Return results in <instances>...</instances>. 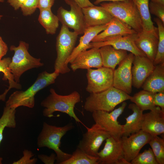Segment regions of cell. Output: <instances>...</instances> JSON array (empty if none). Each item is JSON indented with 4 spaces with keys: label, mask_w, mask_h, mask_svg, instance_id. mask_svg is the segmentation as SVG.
I'll return each instance as SVG.
<instances>
[{
    "label": "cell",
    "mask_w": 164,
    "mask_h": 164,
    "mask_svg": "<svg viewBox=\"0 0 164 164\" xmlns=\"http://www.w3.org/2000/svg\"><path fill=\"white\" fill-rule=\"evenodd\" d=\"M59 74L55 71L52 73L44 71L39 73L34 83L26 91H17L12 94L6 101L5 106L15 109L21 106L33 108L36 94L54 83Z\"/></svg>",
    "instance_id": "6da1fadb"
},
{
    "label": "cell",
    "mask_w": 164,
    "mask_h": 164,
    "mask_svg": "<svg viewBox=\"0 0 164 164\" xmlns=\"http://www.w3.org/2000/svg\"><path fill=\"white\" fill-rule=\"evenodd\" d=\"M50 94L41 104L45 108L43 112L44 116L50 118L54 117L53 113L59 111L68 114L76 122L82 123L74 111L76 104L80 101V95L77 91H75L68 95H62L57 94L53 88H50Z\"/></svg>",
    "instance_id": "7a4b0ae2"
},
{
    "label": "cell",
    "mask_w": 164,
    "mask_h": 164,
    "mask_svg": "<svg viewBox=\"0 0 164 164\" xmlns=\"http://www.w3.org/2000/svg\"><path fill=\"white\" fill-rule=\"evenodd\" d=\"M74 128L71 123L63 127H57L44 122L37 138L38 147H46L53 150L56 154L57 163L61 164L71 156V154L65 152L60 149L61 140L68 131Z\"/></svg>",
    "instance_id": "3957f363"
},
{
    "label": "cell",
    "mask_w": 164,
    "mask_h": 164,
    "mask_svg": "<svg viewBox=\"0 0 164 164\" xmlns=\"http://www.w3.org/2000/svg\"><path fill=\"white\" fill-rule=\"evenodd\" d=\"M131 97L112 87L101 92L90 94L86 99L84 108L91 113L97 111L109 112L118 104L130 100Z\"/></svg>",
    "instance_id": "277c9868"
},
{
    "label": "cell",
    "mask_w": 164,
    "mask_h": 164,
    "mask_svg": "<svg viewBox=\"0 0 164 164\" xmlns=\"http://www.w3.org/2000/svg\"><path fill=\"white\" fill-rule=\"evenodd\" d=\"M100 5L113 17L128 25L137 33L143 30L139 13L132 0L104 2Z\"/></svg>",
    "instance_id": "5b68a950"
},
{
    "label": "cell",
    "mask_w": 164,
    "mask_h": 164,
    "mask_svg": "<svg viewBox=\"0 0 164 164\" xmlns=\"http://www.w3.org/2000/svg\"><path fill=\"white\" fill-rule=\"evenodd\" d=\"M79 35L70 31L69 28L62 25L56 40L57 56L54 64V71L64 74L70 69L66 61L73 51Z\"/></svg>",
    "instance_id": "8992f818"
},
{
    "label": "cell",
    "mask_w": 164,
    "mask_h": 164,
    "mask_svg": "<svg viewBox=\"0 0 164 164\" xmlns=\"http://www.w3.org/2000/svg\"><path fill=\"white\" fill-rule=\"evenodd\" d=\"M29 45L23 41H20L19 46H10V49L14 52L8 68L13 74L15 81L17 83L25 72L30 69L43 66V63L39 58L32 56L28 52Z\"/></svg>",
    "instance_id": "52a82bcc"
},
{
    "label": "cell",
    "mask_w": 164,
    "mask_h": 164,
    "mask_svg": "<svg viewBox=\"0 0 164 164\" xmlns=\"http://www.w3.org/2000/svg\"><path fill=\"white\" fill-rule=\"evenodd\" d=\"M83 135L77 147L87 154L97 157L98 150L103 142L111 136L110 133L100 125L95 123Z\"/></svg>",
    "instance_id": "ba28073f"
},
{
    "label": "cell",
    "mask_w": 164,
    "mask_h": 164,
    "mask_svg": "<svg viewBox=\"0 0 164 164\" xmlns=\"http://www.w3.org/2000/svg\"><path fill=\"white\" fill-rule=\"evenodd\" d=\"M70 8V10L60 7L57 16L62 25L73 29L79 35L83 34L86 28L82 8L72 0H64Z\"/></svg>",
    "instance_id": "9c48e42d"
},
{
    "label": "cell",
    "mask_w": 164,
    "mask_h": 164,
    "mask_svg": "<svg viewBox=\"0 0 164 164\" xmlns=\"http://www.w3.org/2000/svg\"><path fill=\"white\" fill-rule=\"evenodd\" d=\"M127 104L124 101L119 107L109 112L94 111L92 113V118L95 123L104 128L111 135L121 138L123 134V125L119 123L118 119L124 111Z\"/></svg>",
    "instance_id": "30bf717a"
},
{
    "label": "cell",
    "mask_w": 164,
    "mask_h": 164,
    "mask_svg": "<svg viewBox=\"0 0 164 164\" xmlns=\"http://www.w3.org/2000/svg\"><path fill=\"white\" fill-rule=\"evenodd\" d=\"M87 70L86 90L90 94L101 92L113 87L114 70L104 67Z\"/></svg>",
    "instance_id": "8fae6325"
},
{
    "label": "cell",
    "mask_w": 164,
    "mask_h": 164,
    "mask_svg": "<svg viewBox=\"0 0 164 164\" xmlns=\"http://www.w3.org/2000/svg\"><path fill=\"white\" fill-rule=\"evenodd\" d=\"M134 55L130 53L114 70L113 86L126 94L132 92V67Z\"/></svg>",
    "instance_id": "7c38bea8"
},
{
    "label": "cell",
    "mask_w": 164,
    "mask_h": 164,
    "mask_svg": "<svg viewBox=\"0 0 164 164\" xmlns=\"http://www.w3.org/2000/svg\"><path fill=\"white\" fill-rule=\"evenodd\" d=\"M152 137L142 130L128 137L122 136L121 140L124 158L130 162L142 148L149 143Z\"/></svg>",
    "instance_id": "4fadbf2b"
},
{
    "label": "cell",
    "mask_w": 164,
    "mask_h": 164,
    "mask_svg": "<svg viewBox=\"0 0 164 164\" xmlns=\"http://www.w3.org/2000/svg\"><path fill=\"white\" fill-rule=\"evenodd\" d=\"M121 138L111 135L106 139L103 149L97 154L99 164H119L124 158Z\"/></svg>",
    "instance_id": "5bb4252c"
},
{
    "label": "cell",
    "mask_w": 164,
    "mask_h": 164,
    "mask_svg": "<svg viewBox=\"0 0 164 164\" xmlns=\"http://www.w3.org/2000/svg\"><path fill=\"white\" fill-rule=\"evenodd\" d=\"M133 35L114 36L106 38L99 42H91L89 44V49L93 47L99 48L109 45L116 49L129 51L135 56H146L136 46Z\"/></svg>",
    "instance_id": "9a60e30c"
},
{
    "label": "cell",
    "mask_w": 164,
    "mask_h": 164,
    "mask_svg": "<svg viewBox=\"0 0 164 164\" xmlns=\"http://www.w3.org/2000/svg\"><path fill=\"white\" fill-rule=\"evenodd\" d=\"M132 67V86L137 89L143 83L155 68L153 62L146 56H134Z\"/></svg>",
    "instance_id": "2e32d148"
},
{
    "label": "cell",
    "mask_w": 164,
    "mask_h": 164,
    "mask_svg": "<svg viewBox=\"0 0 164 164\" xmlns=\"http://www.w3.org/2000/svg\"><path fill=\"white\" fill-rule=\"evenodd\" d=\"M74 72L78 69H88L103 67L99 48L93 47L80 53L70 63Z\"/></svg>",
    "instance_id": "e0dca14e"
},
{
    "label": "cell",
    "mask_w": 164,
    "mask_h": 164,
    "mask_svg": "<svg viewBox=\"0 0 164 164\" xmlns=\"http://www.w3.org/2000/svg\"><path fill=\"white\" fill-rule=\"evenodd\" d=\"M135 44L146 56L153 62L157 51L158 43V31L157 32H141L133 35Z\"/></svg>",
    "instance_id": "ac0fdd59"
},
{
    "label": "cell",
    "mask_w": 164,
    "mask_h": 164,
    "mask_svg": "<svg viewBox=\"0 0 164 164\" xmlns=\"http://www.w3.org/2000/svg\"><path fill=\"white\" fill-rule=\"evenodd\" d=\"M141 130L152 136L164 133V111L157 106L155 110L143 114Z\"/></svg>",
    "instance_id": "d6986e66"
},
{
    "label": "cell",
    "mask_w": 164,
    "mask_h": 164,
    "mask_svg": "<svg viewBox=\"0 0 164 164\" xmlns=\"http://www.w3.org/2000/svg\"><path fill=\"white\" fill-rule=\"evenodd\" d=\"M86 28L109 23L114 17L101 6L94 5L82 8Z\"/></svg>",
    "instance_id": "ffe728a7"
},
{
    "label": "cell",
    "mask_w": 164,
    "mask_h": 164,
    "mask_svg": "<svg viewBox=\"0 0 164 164\" xmlns=\"http://www.w3.org/2000/svg\"><path fill=\"white\" fill-rule=\"evenodd\" d=\"M136 33H137L128 25L114 17L106 28L96 36L91 42H99L106 38L111 36L132 35Z\"/></svg>",
    "instance_id": "44dd1931"
},
{
    "label": "cell",
    "mask_w": 164,
    "mask_h": 164,
    "mask_svg": "<svg viewBox=\"0 0 164 164\" xmlns=\"http://www.w3.org/2000/svg\"><path fill=\"white\" fill-rule=\"evenodd\" d=\"M109 23L104 25L86 28L84 35L80 38L79 44L74 48L71 54L67 60L66 63L68 64V63H70L80 53L89 49V44L93 39L104 30Z\"/></svg>",
    "instance_id": "7402d4cb"
},
{
    "label": "cell",
    "mask_w": 164,
    "mask_h": 164,
    "mask_svg": "<svg viewBox=\"0 0 164 164\" xmlns=\"http://www.w3.org/2000/svg\"><path fill=\"white\" fill-rule=\"evenodd\" d=\"M103 67L114 70L128 55L127 51L115 49L107 45L99 48Z\"/></svg>",
    "instance_id": "603a6c76"
},
{
    "label": "cell",
    "mask_w": 164,
    "mask_h": 164,
    "mask_svg": "<svg viewBox=\"0 0 164 164\" xmlns=\"http://www.w3.org/2000/svg\"><path fill=\"white\" fill-rule=\"evenodd\" d=\"M141 87L143 90L154 94L164 91V63L155 66Z\"/></svg>",
    "instance_id": "cb8c5ba5"
},
{
    "label": "cell",
    "mask_w": 164,
    "mask_h": 164,
    "mask_svg": "<svg viewBox=\"0 0 164 164\" xmlns=\"http://www.w3.org/2000/svg\"><path fill=\"white\" fill-rule=\"evenodd\" d=\"M128 108L132 113L125 118L126 123L123 125L122 136L128 137L141 130L143 117V111L134 103L130 104Z\"/></svg>",
    "instance_id": "d4e9b609"
},
{
    "label": "cell",
    "mask_w": 164,
    "mask_h": 164,
    "mask_svg": "<svg viewBox=\"0 0 164 164\" xmlns=\"http://www.w3.org/2000/svg\"><path fill=\"white\" fill-rule=\"evenodd\" d=\"M136 5L142 21L143 31L157 32L151 19L149 8V0H132Z\"/></svg>",
    "instance_id": "484cf974"
},
{
    "label": "cell",
    "mask_w": 164,
    "mask_h": 164,
    "mask_svg": "<svg viewBox=\"0 0 164 164\" xmlns=\"http://www.w3.org/2000/svg\"><path fill=\"white\" fill-rule=\"evenodd\" d=\"M38 20L47 34H55L59 26V20L51 9L39 10Z\"/></svg>",
    "instance_id": "4316f807"
},
{
    "label": "cell",
    "mask_w": 164,
    "mask_h": 164,
    "mask_svg": "<svg viewBox=\"0 0 164 164\" xmlns=\"http://www.w3.org/2000/svg\"><path fill=\"white\" fill-rule=\"evenodd\" d=\"M11 61V58L9 57L0 59V72L3 73L2 79L3 80H8L9 83L8 88L6 89L3 94H0V100L3 101H5L6 95L11 89H20L22 88L21 85L15 81L13 74L8 68Z\"/></svg>",
    "instance_id": "83f0119b"
},
{
    "label": "cell",
    "mask_w": 164,
    "mask_h": 164,
    "mask_svg": "<svg viewBox=\"0 0 164 164\" xmlns=\"http://www.w3.org/2000/svg\"><path fill=\"white\" fill-rule=\"evenodd\" d=\"M154 94L143 90L132 96L130 100L143 111H152L157 107L154 103Z\"/></svg>",
    "instance_id": "f1b7e54d"
},
{
    "label": "cell",
    "mask_w": 164,
    "mask_h": 164,
    "mask_svg": "<svg viewBox=\"0 0 164 164\" xmlns=\"http://www.w3.org/2000/svg\"><path fill=\"white\" fill-rule=\"evenodd\" d=\"M16 109L7 106L4 108L3 114L0 118V144L3 139V134L5 127L15 128L16 123L15 120ZM2 158L0 157V164H2Z\"/></svg>",
    "instance_id": "f546056e"
},
{
    "label": "cell",
    "mask_w": 164,
    "mask_h": 164,
    "mask_svg": "<svg viewBox=\"0 0 164 164\" xmlns=\"http://www.w3.org/2000/svg\"><path fill=\"white\" fill-rule=\"evenodd\" d=\"M97 157L90 155L77 147L70 157L61 164H99Z\"/></svg>",
    "instance_id": "4dcf8cb0"
},
{
    "label": "cell",
    "mask_w": 164,
    "mask_h": 164,
    "mask_svg": "<svg viewBox=\"0 0 164 164\" xmlns=\"http://www.w3.org/2000/svg\"><path fill=\"white\" fill-rule=\"evenodd\" d=\"M154 21L157 26L158 43L157 51L153 62L155 66L164 63V24L158 18H154Z\"/></svg>",
    "instance_id": "1f68e13d"
},
{
    "label": "cell",
    "mask_w": 164,
    "mask_h": 164,
    "mask_svg": "<svg viewBox=\"0 0 164 164\" xmlns=\"http://www.w3.org/2000/svg\"><path fill=\"white\" fill-rule=\"evenodd\" d=\"M158 164H164V139L158 136H152L149 143Z\"/></svg>",
    "instance_id": "d6a6232c"
},
{
    "label": "cell",
    "mask_w": 164,
    "mask_h": 164,
    "mask_svg": "<svg viewBox=\"0 0 164 164\" xmlns=\"http://www.w3.org/2000/svg\"><path fill=\"white\" fill-rule=\"evenodd\" d=\"M131 164H158L151 149L139 153L130 162Z\"/></svg>",
    "instance_id": "836d02e7"
},
{
    "label": "cell",
    "mask_w": 164,
    "mask_h": 164,
    "mask_svg": "<svg viewBox=\"0 0 164 164\" xmlns=\"http://www.w3.org/2000/svg\"><path fill=\"white\" fill-rule=\"evenodd\" d=\"M38 0H25L20 8L25 16L33 14L37 8Z\"/></svg>",
    "instance_id": "e575fe53"
},
{
    "label": "cell",
    "mask_w": 164,
    "mask_h": 164,
    "mask_svg": "<svg viewBox=\"0 0 164 164\" xmlns=\"http://www.w3.org/2000/svg\"><path fill=\"white\" fill-rule=\"evenodd\" d=\"M149 8L150 13L157 16L164 24V5L151 2Z\"/></svg>",
    "instance_id": "d590c367"
},
{
    "label": "cell",
    "mask_w": 164,
    "mask_h": 164,
    "mask_svg": "<svg viewBox=\"0 0 164 164\" xmlns=\"http://www.w3.org/2000/svg\"><path fill=\"white\" fill-rule=\"evenodd\" d=\"M23 156L19 160L14 162L13 164H33L36 163L37 159L34 158H31L33 156L32 152L27 150H25L23 151Z\"/></svg>",
    "instance_id": "8d00e7d4"
},
{
    "label": "cell",
    "mask_w": 164,
    "mask_h": 164,
    "mask_svg": "<svg viewBox=\"0 0 164 164\" xmlns=\"http://www.w3.org/2000/svg\"><path fill=\"white\" fill-rule=\"evenodd\" d=\"M154 101L155 106L159 107L164 111V91L154 94Z\"/></svg>",
    "instance_id": "74e56055"
},
{
    "label": "cell",
    "mask_w": 164,
    "mask_h": 164,
    "mask_svg": "<svg viewBox=\"0 0 164 164\" xmlns=\"http://www.w3.org/2000/svg\"><path fill=\"white\" fill-rule=\"evenodd\" d=\"M38 158L43 163L46 164H53L56 159V154L52 153L48 156L45 155H38Z\"/></svg>",
    "instance_id": "f35d334b"
},
{
    "label": "cell",
    "mask_w": 164,
    "mask_h": 164,
    "mask_svg": "<svg viewBox=\"0 0 164 164\" xmlns=\"http://www.w3.org/2000/svg\"><path fill=\"white\" fill-rule=\"evenodd\" d=\"M55 0H38L37 8L39 10L51 9Z\"/></svg>",
    "instance_id": "ab89813d"
},
{
    "label": "cell",
    "mask_w": 164,
    "mask_h": 164,
    "mask_svg": "<svg viewBox=\"0 0 164 164\" xmlns=\"http://www.w3.org/2000/svg\"><path fill=\"white\" fill-rule=\"evenodd\" d=\"M8 50L7 44L4 41L0 36V59L7 53Z\"/></svg>",
    "instance_id": "60d3db41"
},
{
    "label": "cell",
    "mask_w": 164,
    "mask_h": 164,
    "mask_svg": "<svg viewBox=\"0 0 164 164\" xmlns=\"http://www.w3.org/2000/svg\"><path fill=\"white\" fill-rule=\"evenodd\" d=\"M25 0H7L8 2L15 10L20 8Z\"/></svg>",
    "instance_id": "b9f144b4"
},
{
    "label": "cell",
    "mask_w": 164,
    "mask_h": 164,
    "mask_svg": "<svg viewBox=\"0 0 164 164\" xmlns=\"http://www.w3.org/2000/svg\"><path fill=\"white\" fill-rule=\"evenodd\" d=\"M81 8L94 5L89 0H72Z\"/></svg>",
    "instance_id": "7bdbcfd3"
},
{
    "label": "cell",
    "mask_w": 164,
    "mask_h": 164,
    "mask_svg": "<svg viewBox=\"0 0 164 164\" xmlns=\"http://www.w3.org/2000/svg\"><path fill=\"white\" fill-rule=\"evenodd\" d=\"M125 0H96L94 2V5H98L101 2L104 1L116 2L122 1Z\"/></svg>",
    "instance_id": "ee69618b"
},
{
    "label": "cell",
    "mask_w": 164,
    "mask_h": 164,
    "mask_svg": "<svg viewBox=\"0 0 164 164\" xmlns=\"http://www.w3.org/2000/svg\"><path fill=\"white\" fill-rule=\"evenodd\" d=\"M151 2L164 5V0H151Z\"/></svg>",
    "instance_id": "f6af8a7d"
},
{
    "label": "cell",
    "mask_w": 164,
    "mask_h": 164,
    "mask_svg": "<svg viewBox=\"0 0 164 164\" xmlns=\"http://www.w3.org/2000/svg\"><path fill=\"white\" fill-rule=\"evenodd\" d=\"M4 2V0H0V2Z\"/></svg>",
    "instance_id": "bcb514c9"
},
{
    "label": "cell",
    "mask_w": 164,
    "mask_h": 164,
    "mask_svg": "<svg viewBox=\"0 0 164 164\" xmlns=\"http://www.w3.org/2000/svg\"><path fill=\"white\" fill-rule=\"evenodd\" d=\"M3 16V15H0V20L1 19L2 17Z\"/></svg>",
    "instance_id": "7dc6e473"
}]
</instances>
